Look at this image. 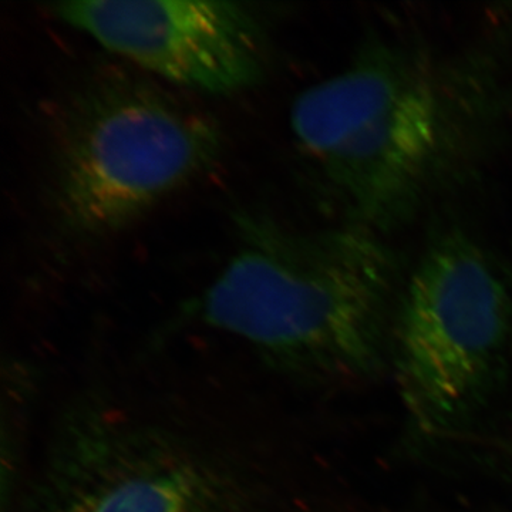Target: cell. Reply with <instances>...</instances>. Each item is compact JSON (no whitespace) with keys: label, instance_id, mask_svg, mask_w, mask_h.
Segmentation results:
<instances>
[{"label":"cell","instance_id":"obj_1","mask_svg":"<svg viewBox=\"0 0 512 512\" xmlns=\"http://www.w3.org/2000/svg\"><path fill=\"white\" fill-rule=\"evenodd\" d=\"M490 63L373 40L299 94L291 128L348 225L383 235L413 220L468 164L500 114Z\"/></svg>","mask_w":512,"mask_h":512},{"label":"cell","instance_id":"obj_2","mask_svg":"<svg viewBox=\"0 0 512 512\" xmlns=\"http://www.w3.org/2000/svg\"><path fill=\"white\" fill-rule=\"evenodd\" d=\"M241 248L195 302L205 325L316 376L375 369L392 330L397 266L379 235L239 222Z\"/></svg>","mask_w":512,"mask_h":512},{"label":"cell","instance_id":"obj_3","mask_svg":"<svg viewBox=\"0 0 512 512\" xmlns=\"http://www.w3.org/2000/svg\"><path fill=\"white\" fill-rule=\"evenodd\" d=\"M220 127L156 83L103 69L77 84L57 117L53 198L83 238L123 231L217 163Z\"/></svg>","mask_w":512,"mask_h":512},{"label":"cell","instance_id":"obj_4","mask_svg":"<svg viewBox=\"0 0 512 512\" xmlns=\"http://www.w3.org/2000/svg\"><path fill=\"white\" fill-rule=\"evenodd\" d=\"M510 301L466 231L434 234L394 309L397 387L424 433L457 423L487 390L507 348Z\"/></svg>","mask_w":512,"mask_h":512},{"label":"cell","instance_id":"obj_5","mask_svg":"<svg viewBox=\"0 0 512 512\" xmlns=\"http://www.w3.org/2000/svg\"><path fill=\"white\" fill-rule=\"evenodd\" d=\"M26 512H258L227 461L164 427L114 414L66 424Z\"/></svg>","mask_w":512,"mask_h":512},{"label":"cell","instance_id":"obj_6","mask_svg":"<svg viewBox=\"0 0 512 512\" xmlns=\"http://www.w3.org/2000/svg\"><path fill=\"white\" fill-rule=\"evenodd\" d=\"M49 10L110 52L195 92H242L265 74V32L242 3L77 0Z\"/></svg>","mask_w":512,"mask_h":512}]
</instances>
